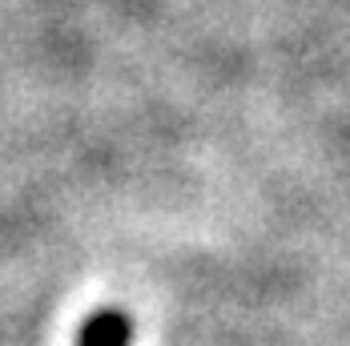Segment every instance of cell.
<instances>
[{"instance_id": "cell-1", "label": "cell", "mask_w": 350, "mask_h": 346, "mask_svg": "<svg viewBox=\"0 0 350 346\" xmlns=\"http://www.w3.org/2000/svg\"><path fill=\"white\" fill-rule=\"evenodd\" d=\"M133 326L121 310H97L85 326H81V346H129Z\"/></svg>"}]
</instances>
